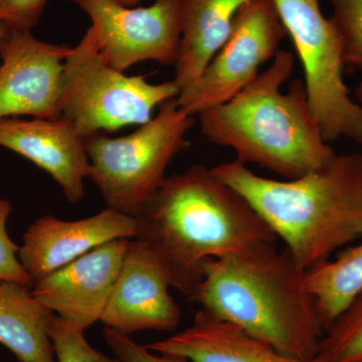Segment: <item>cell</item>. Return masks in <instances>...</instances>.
<instances>
[{
    "label": "cell",
    "mask_w": 362,
    "mask_h": 362,
    "mask_svg": "<svg viewBox=\"0 0 362 362\" xmlns=\"http://www.w3.org/2000/svg\"><path fill=\"white\" fill-rule=\"evenodd\" d=\"M135 239L158 259L171 287L187 298L204 262L275 246L272 232L246 199L204 165L166 177L135 216Z\"/></svg>",
    "instance_id": "obj_1"
},
{
    "label": "cell",
    "mask_w": 362,
    "mask_h": 362,
    "mask_svg": "<svg viewBox=\"0 0 362 362\" xmlns=\"http://www.w3.org/2000/svg\"><path fill=\"white\" fill-rule=\"evenodd\" d=\"M211 170L246 199L304 271L362 237V154H337L294 180L263 177L238 160Z\"/></svg>",
    "instance_id": "obj_2"
},
{
    "label": "cell",
    "mask_w": 362,
    "mask_h": 362,
    "mask_svg": "<svg viewBox=\"0 0 362 362\" xmlns=\"http://www.w3.org/2000/svg\"><path fill=\"white\" fill-rule=\"evenodd\" d=\"M305 272L275 246L207 259L187 299L285 356L312 361L325 328L305 289Z\"/></svg>",
    "instance_id": "obj_3"
},
{
    "label": "cell",
    "mask_w": 362,
    "mask_h": 362,
    "mask_svg": "<svg viewBox=\"0 0 362 362\" xmlns=\"http://www.w3.org/2000/svg\"><path fill=\"white\" fill-rule=\"evenodd\" d=\"M293 69L294 54L279 49L270 66L239 94L197 115L202 134L233 149L240 163L285 180L323 168L337 153L312 116L304 81L295 78L281 92Z\"/></svg>",
    "instance_id": "obj_4"
},
{
    "label": "cell",
    "mask_w": 362,
    "mask_h": 362,
    "mask_svg": "<svg viewBox=\"0 0 362 362\" xmlns=\"http://www.w3.org/2000/svg\"><path fill=\"white\" fill-rule=\"evenodd\" d=\"M194 123V116L173 98L130 134L96 133L85 138L88 178L99 188L107 207L137 216L163 185L170 162L189 145L187 135Z\"/></svg>",
    "instance_id": "obj_5"
},
{
    "label": "cell",
    "mask_w": 362,
    "mask_h": 362,
    "mask_svg": "<svg viewBox=\"0 0 362 362\" xmlns=\"http://www.w3.org/2000/svg\"><path fill=\"white\" fill-rule=\"evenodd\" d=\"M175 81L151 84L143 76H127L107 63L92 28L64 64L61 80L62 117L83 138L143 125L168 100L177 98Z\"/></svg>",
    "instance_id": "obj_6"
},
{
    "label": "cell",
    "mask_w": 362,
    "mask_h": 362,
    "mask_svg": "<svg viewBox=\"0 0 362 362\" xmlns=\"http://www.w3.org/2000/svg\"><path fill=\"white\" fill-rule=\"evenodd\" d=\"M304 71L312 116L324 140L347 138L362 144V105L351 99L343 78L341 35L325 18L319 0H273Z\"/></svg>",
    "instance_id": "obj_7"
},
{
    "label": "cell",
    "mask_w": 362,
    "mask_h": 362,
    "mask_svg": "<svg viewBox=\"0 0 362 362\" xmlns=\"http://www.w3.org/2000/svg\"><path fill=\"white\" fill-rule=\"evenodd\" d=\"M287 35L273 0H252L240 9L230 35L206 68L180 90L178 106L195 116L230 101L258 77Z\"/></svg>",
    "instance_id": "obj_8"
},
{
    "label": "cell",
    "mask_w": 362,
    "mask_h": 362,
    "mask_svg": "<svg viewBox=\"0 0 362 362\" xmlns=\"http://www.w3.org/2000/svg\"><path fill=\"white\" fill-rule=\"evenodd\" d=\"M90 20L102 57L124 71L143 62L175 66L181 39L182 0L127 7L113 0H71Z\"/></svg>",
    "instance_id": "obj_9"
},
{
    "label": "cell",
    "mask_w": 362,
    "mask_h": 362,
    "mask_svg": "<svg viewBox=\"0 0 362 362\" xmlns=\"http://www.w3.org/2000/svg\"><path fill=\"white\" fill-rule=\"evenodd\" d=\"M71 51L30 32L9 30L0 47V120L61 118L62 74Z\"/></svg>",
    "instance_id": "obj_10"
},
{
    "label": "cell",
    "mask_w": 362,
    "mask_h": 362,
    "mask_svg": "<svg viewBox=\"0 0 362 362\" xmlns=\"http://www.w3.org/2000/svg\"><path fill=\"white\" fill-rule=\"evenodd\" d=\"M170 288L168 271L153 252L140 240H130L100 322L127 337L140 331L173 332L181 312Z\"/></svg>",
    "instance_id": "obj_11"
},
{
    "label": "cell",
    "mask_w": 362,
    "mask_h": 362,
    "mask_svg": "<svg viewBox=\"0 0 362 362\" xmlns=\"http://www.w3.org/2000/svg\"><path fill=\"white\" fill-rule=\"evenodd\" d=\"M129 245V239H119L92 250L35 283L33 296L54 315L86 331L101 320Z\"/></svg>",
    "instance_id": "obj_12"
},
{
    "label": "cell",
    "mask_w": 362,
    "mask_h": 362,
    "mask_svg": "<svg viewBox=\"0 0 362 362\" xmlns=\"http://www.w3.org/2000/svg\"><path fill=\"white\" fill-rule=\"evenodd\" d=\"M136 233L134 216L110 207L73 221L47 214L26 228L18 258L33 285L102 245L114 240L135 239Z\"/></svg>",
    "instance_id": "obj_13"
},
{
    "label": "cell",
    "mask_w": 362,
    "mask_h": 362,
    "mask_svg": "<svg viewBox=\"0 0 362 362\" xmlns=\"http://www.w3.org/2000/svg\"><path fill=\"white\" fill-rule=\"evenodd\" d=\"M0 146L45 170L71 204L84 199L90 161L85 139L70 121L63 117L4 119L0 120Z\"/></svg>",
    "instance_id": "obj_14"
},
{
    "label": "cell",
    "mask_w": 362,
    "mask_h": 362,
    "mask_svg": "<svg viewBox=\"0 0 362 362\" xmlns=\"http://www.w3.org/2000/svg\"><path fill=\"white\" fill-rule=\"evenodd\" d=\"M156 354L188 362H318L285 356L232 323L199 310L192 325L165 339L145 345Z\"/></svg>",
    "instance_id": "obj_15"
},
{
    "label": "cell",
    "mask_w": 362,
    "mask_h": 362,
    "mask_svg": "<svg viewBox=\"0 0 362 362\" xmlns=\"http://www.w3.org/2000/svg\"><path fill=\"white\" fill-rule=\"evenodd\" d=\"M252 0H182L181 39L173 81L180 88L194 82L230 35L233 21Z\"/></svg>",
    "instance_id": "obj_16"
},
{
    "label": "cell",
    "mask_w": 362,
    "mask_h": 362,
    "mask_svg": "<svg viewBox=\"0 0 362 362\" xmlns=\"http://www.w3.org/2000/svg\"><path fill=\"white\" fill-rule=\"evenodd\" d=\"M52 316L32 287L0 281V343L18 362H57L49 334Z\"/></svg>",
    "instance_id": "obj_17"
},
{
    "label": "cell",
    "mask_w": 362,
    "mask_h": 362,
    "mask_svg": "<svg viewBox=\"0 0 362 362\" xmlns=\"http://www.w3.org/2000/svg\"><path fill=\"white\" fill-rule=\"evenodd\" d=\"M304 286L327 330L362 291V242L305 272Z\"/></svg>",
    "instance_id": "obj_18"
},
{
    "label": "cell",
    "mask_w": 362,
    "mask_h": 362,
    "mask_svg": "<svg viewBox=\"0 0 362 362\" xmlns=\"http://www.w3.org/2000/svg\"><path fill=\"white\" fill-rule=\"evenodd\" d=\"M318 362H362V291L324 333Z\"/></svg>",
    "instance_id": "obj_19"
},
{
    "label": "cell",
    "mask_w": 362,
    "mask_h": 362,
    "mask_svg": "<svg viewBox=\"0 0 362 362\" xmlns=\"http://www.w3.org/2000/svg\"><path fill=\"white\" fill-rule=\"evenodd\" d=\"M332 21L341 35L343 62L361 73L356 97L362 102V0H327Z\"/></svg>",
    "instance_id": "obj_20"
},
{
    "label": "cell",
    "mask_w": 362,
    "mask_h": 362,
    "mask_svg": "<svg viewBox=\"0 0 362 362\" xmlns=\"http://www.w3.org/2000/svg\"><path fill=\"white\" fill-rule=\"evenodd\" d=\"M49 334L57 362H123L90 346L86 340L85 331L54 314L49 322Z\"/></svg>",
    "instance_id": "obj_21"
},
{
    "label": "cell",
    "mask_w": 362,
    "mask_h": 362,
    "mask_svg": "<svg viewBox=\"0 0 362 362\" xmlns=\"http://www.w3.org/2000/svg\"><path fill=\"white\" fill-rule=\"evenodd\" d=\"M11 211V202L8 199H0V281L33 287L30 276L18 258L20 246L11 239L7 232V221Z\"/></svg>",
    "instance_id": "obj_22"
},
{
    "label": "cell",
    "mask_w": 362,
    "mask_h": 362,
    "mask_svg": "<svg viewBox=\"0 0 362 362\" xmlns=\"http://www.w3.org/2000/svg\"><path fill=\"white\" fill-rule=\"evenodd\" d=\"M49 0H0V23L14 32H32Z\"/></svg>",
    "instance_id": "obj_23"
},
{
    "label": "cell",
    "mask_w": 362,
    "mask_h": 362,
    "mask_svg": "<svg viewBox=\"0 0 362 362\" xmlns=\"http://www.w3.org/2000/svg\"><path fill=\"white\" fill-rule=\"evenodd\" d=\"M103 334L114 356L123 362H188L180 357L156 354L111 328L105 327Z\"/></svg>",
    "instance_id": "obj_24"
},
{
    "label": "cell",
    "mask_w": 362,
    "mask_h": 362,
    "mask_svg": "<svg viewBox=\"0 0 362 362\" xmlns=\"http://www.w3.org/2000/svg\"><path fill=\"white\" fill-rule=\"evenodd\" d=\"M66 1H71V0H66ZM117 4H121V6L127 7H135L141 2V0H113Z\"/></svg>",
    "instance_id": "obj_25"
},
{
    "label": "cell",
    "mask_w": 362,
    "mask_h": 362,
    "mask_svg": "<svg viewBox=\"0 0 362 362\" xmlns=\"http://www.w3.org/2000/svg\"><path fill=\"white\" fill-rule=\"evenodd\" d=\"M8 32L9 30L7 28V26L4 25V23H0V47H1L4 40H6L7 33H8Z\"/></svg>",
    "instance_id": "obj_26"
}]
</instances>
